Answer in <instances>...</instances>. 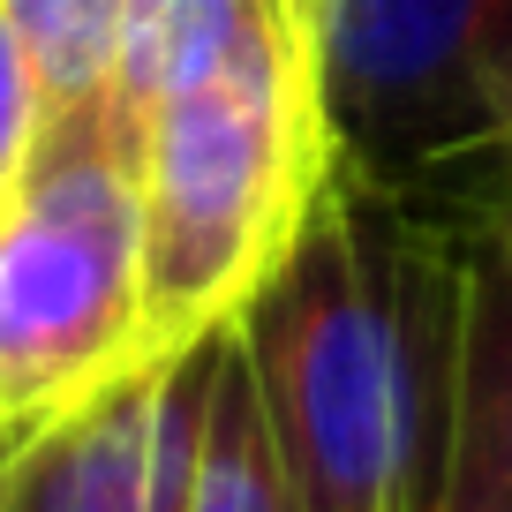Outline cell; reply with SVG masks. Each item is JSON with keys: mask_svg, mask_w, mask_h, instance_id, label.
<instances>
[{"mask_svg": "<svg viewBox=\"0 0 512 512\" xmlns=\"http://www.w3.org/2000/svg\"><path fill=\"white\" fill-rule=\"evenodd\" d=\"M309 46L339 174L415 196L512 159V0H317Z\"/></svg>", "mask_w": 512, "mask_h": 512, "instance_id": "277c9868", "label": "cell"}, {"mask_svg": "<svg viewBox=\"0 0 512 512\" xmlns=\"http://www.w3.org/2000/svg\"><path fill=\"white\" fill-rule=\"evenodd\" d=\"M324 181L317 46L294 8H272L144 128V362L241 324Z\"/></svg>", "mask_w": 512, "mask_h": 512, "instance_id": "7a4b0ae2", "label": "cell"}, {"mask_svg": "<svg viewBox=\"0 0 512 512\" xmlns=\"http://www.w3.org/2000/svg\"><path fill=\"white\" fill-rule=\"evenodd\" d=\"M38 76V128L106 121L113 53H121V0H0Z\"/></svg>", "mask_w": 512, "mask_h": 512, "instance_id": "9c48e42d", "label": "cell"}, {"mask_svg": "<svg viewBox=\"0 0 512 512\" xmlns=\"http://www.w3.org/2000/svg\"><path fill=\"white\" fill-rule=\"evenodd\" d=\"M31 144H38V76H31V53H23L8 8H0V196L16 189Z\"/></svg>", "mask_w": 512, "mask_h": 512, "instance_id": "30bf717a", "label": "cell"}, {"mask_svg": "<svg viewBox=\"0 0 512 512\" xmlns=\"http://www.w3.org/2000/svg\"><path fill=\"white\" fill-rule=\"evenodd\" d=\"M144 362V204L106 121L38 128L0 196V460Z\"/></svg>", "mask_w": 512, "mask_h": 512, "instance_id": "3957f363", "label": "cell"}, {"mask_svg": "<svg viewBox=\"0 0 512 512\" xmlns=\"http://www.w3.org/2000/svg\"><path fill=\"white\" fill-rule=\"evenodd\" d=\"M302 16H309V23H317V0H302Z\"/></svg>", "mask_w": 512, "mask_h": 512, "instance_id": "8fae6325", "label": "cell"}, {"mask_svg": "<svg viewBox=\"0 0 512 512\" xmlns=\"http://www.w3.org/2000/svg\"><path fill=\"white\" fill-rule=\"evenodd\" d=\"M219 339L136 362L0 460V512H181Z\"/></svg>", "mask_w": 512, "mask_h": 512, "instance_id": "5b68a950", "label": "cell"}, {"mask_svg": "<svg viewBox=\"0 0 512 512\" xmlns=\"http://www.w3.org/2000/svg\"><path fill=\"white\" fill-rule=\"evenodd\" d=\"M181 512H302L287 452H279L272 415H264V392H256V362L234 324H226L219 362H211L204 430H196V467H189V505Z\"/></svg>", "mask_w": 512, "mask_h": 512, "instance_id": "ba28073f", "label": "cell"}, {"mask_svg": "<svg viewBox=\"0 0 512 512\" xmlns=\"http://www.w3.org/2000/svg\"><path fill=\"white\" fill-rule=\"evenodd\" d=\"M460 256L415 196L339 174L241 309L302 512H437L460 377Z\"/></svg>", "mask_w": 512, "mask_h": 512, "instance_id": "6da1fadb", "label": "cell"}, {"mask_svg": "<svg viewBox=\"0 0 512 512\" xmlns=\"http://www.w3.org/2000/svg\"><path fill=\"white\" fill-rule=\"evenodd\" d=\"M272 8L302 0H121V53H113V91H106V136L121 144V159H144V128L174 91H189L249 23H264ZM309 23V16H302Z\"/></svg>", "mask_w": 512, "mask_h": 512, "instance_id": "52a82bcc", "label": "cell"}, {"mask_svg": "<svg viewBox=\"0 0 512 512\" xmlns=\"http://www.w3.org/2000/svg\"><path fill=\"white\" fill-rule=\"evenodd\" d=\"M437 512H512V196L460 256V377Z\"/></svg>", "mask_w": 512, "mask_h": 512, "instance_id": "8992f818", "label": "cell"}]
</instances>
